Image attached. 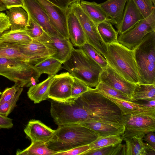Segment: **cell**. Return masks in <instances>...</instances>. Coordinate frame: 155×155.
I'll return each instance as SVG.
<instances>
[{
	"label": "cell",
	"mask_w": 155,
	"mask_h": 155,
	"mask_svg": "<svg viewBox=\"0 0 155 155\" xmlns=\"http://www.w3.org/2000/svg\"><path fill=\"white\" fill-rule=\"evenodd\" d=\"M51 2L59 7L64 9L68 10L69 5L68 0H48Z\"/></svg>",
	"instance_id": "obj_47"
},
{
	"label": "cell",
	"mask_w": 155,
	"mask_h": 155,
	"mask_svg": "<svg viewBox=\"0 0 155 155\" xmlns=\"http://www.w3.org/2000/svg\"><path fill=\"white\" fill-rule=\"evenodd\" d=\"M87 127L97 134L99 136L112 135L121 136L124 133V126H118L101 122L90 121L77 124Z\"/></svg>",
	"instance_id": "obj_21"
},
{
	"label": "cell",
	"mask_w": 155,
	"mask_h": 155,
	"mask_svg": "<svg viewBox=\"0 0 155 155\" xmlns=\"http://www.w3.org/2000/svg\"><path fill=\"white\" fill-rule=\"evenodd\" d=\"M41 74L28 62L14 59L0 58V75L18 86L30 87L37 84Z\"/></svg>",
	"instance_id": "obj_6"
},
{
	"label": "cell",
	"mask_w": 155,
	"mask_h": 155,
	"mask_svg": "<svg viewBox=\"0 0 155 155\" xmlns=\"http://www.w3.org/2000/svg\"><path fill=\"white\" fill-rule=\"evenodd\" d=\"M48 15L53 27L65 38L69 39L67 17L68 10L62 8L48 0H36Z\"/></svg>",
	"instance_id": "obj_13"
},
{
	"label": "cell",
	"mask_w": 155,
	"mask_h": 155,
	"mask_svg": "<svg viewBox=\"0 0 155 155\" xmlns=\"http://www.w3.org/2000/svg\"><path fill=\"white\" fill-rule=\"evenodd\" d=\"M100 92L115 97L126 101H132L129 97L120 91L100 82L95 87Z\"/></svg>",
	"instance_id": "obj_38"
},
{
	"label": "cell",
	"mask_w": 155,
	"mask_h": 155,
	"mask_svg": "<svg viewBox=\"0 0 155 155\" xmlns=\"http://www.w3.org/2000/svg\"><path fill=\"white\" fill-rule=\"evenodd\" d=\"M50 112L54 122L58 126L91 120L87 112L76 99L69 103L52 100Z\"/></svg>",
	"instance_id": "obj_7"
},
{
	"label": "cell",
	"mask_w": 155,
	"mask_h": 155,
	"mask_svg": "<svg viewBox=\"0 0 155 155\" xmlns=\"http://www.w3.org/2000/svg\"><path fill=\"white\" fill-rule=\"evenodd\" d=\"M108 21H104L98 24L97 28L99 35L104 42L106 45L118 42V33Z\"/></svg>",
	"instance_id": "obj_31"
},
{
	"label": "cell",
	"mask_w": 155,
	"mask_h": 155,
	"mask_svg": "<svg viewBox=\"0 0 155 155\" xmlns=\"http://www.w3.org/2000/svg\"><path fill=\"white\" fill-rule=\"evenodd\" d=\"M11 31L25 30L28 24L29 15L22 8L15 7L6 11Z\"/></svg>",
	"instance_id": "obj_23"
},
{
	"label": "cell",
	"mask_w": 155,
	"mask_h": 155,
	"mask_svg": "<svg viewBox=\"0 0 155 155\" xmlns=\"http://www.w3.org/2000/svg\"><path fill=\"white\" fill-rule=\"evenodd\" d=\"M57 152L49 148L46 143L41 141L31 142L30 145L26 149L18 150L17 155H54Z\"/></svg>",
	"instance_id": "obj_32"
},
{
	"label": "cell",
	"mask_w": 155,
	"mask_h": 155,
	"mask_svg": "<svg viewBox=\"0 0 155 155\" xmlns=\"http://www.w3.org/2000/svg\"><path fill=\"white\" fill-rule=\"evenodd\" d=\"M133 98L134 102L155 100V84L136 83Z\"/></svg>",
	"instance_id": "obj_29"
},
{
	"label": "cell",
	"mask_w": 155,
	"mask_h": 155,
	"mask_svg": "<svg viewBox=\"0 0 155 155\" xmlns=\"http://www.w3.org/2000/svg\"><path fill=\"white\" fill-rule=\"evenodd\" d=\"M74 77L68 72L55 74L51 84L48 98L62 103H69L71 98V88Z\"/></svg>",
	"instance_id": "obj_11"
},
{
	"label": "cell",
	"mask_w": 155,
	"mask_h": 155,
	"mask_svg": "<svg viewBox=\"0 0 155 155\" xmlns=\"http://www.w3.org/2000/svg\"><path fill=\"white\" fill-rule=\"evenodd\" d=\"M23 2L22 8L45 32L54 37L65 38L52 25L46 12L36 0H23Z\"/></svg>",
	"instance_id": "obj_12"
},
{
	"label": "cell",
	"mask_w": 155,
	"mask_h": 155,
	"mask_svg": "<svg viewBox=\"0 0 155 155\" xmlns=\"http://www.w3.org/2000/svg\"><path fill=\"white\" fill-rule=\"evenodd\" d=\"M12 120L8 117L0 114V129H10L12 127Z\"/></svg>",
	"instance_id": "obj_44"
},
{
	"label": "cell",
	"mask_w": 155,
	"mask_h": 155,
	"mask_svg": "<svg viewBox=\"0 0 155 155\" xmlns=\"http://www.w3.org/2000/svg\"><path fill=\"white\" fill-rule=\"evenodd\" d=\"M62 63L58 60L51 57H48L34 65L40 73L49 76L55 75L62 68Z\"/></svg>",
	"instance_id": "obj_30"
},
{
	"label": "cell",
	"mask_w": 155,
	"mask_h": 155,
	"mask_svg": "<svg viewBox=\"0 0 155 155\" xmlns=\"http://www.w3.org/2000/svg\"><path fill=\"white\" fill-rule=\"evenodd\" d=\"M143 18L148 16L155 10L151 0H133Z\"/></svg>",
	"instance_id": "obj_40"
},
{
	"label": "cell",
	"mask_w": 155,
	"mask_h": 155,
	"mask_svg": "<svg viewBox=\"0 0 155 155\" xmlns=\"http://www.w3.org/2000/svg\"><path fill=\"white\" fill-rule=\"evenodd\" d=\"M133 50L138 83L155 84V31L147 34Z\"/></svg>",
	"instance_id": "obj_4"
},
{
	"label": "cell",
	"mask_w": 155,
	"mask_h": 155,
	"mask_svg": "<svg viewBox=\"0 0 155 155\" xmlns=\"http://www.w3.org/2000/svg\"><path fill=\"white\" fill-rule=\"evenodd\" d=\"M125 145L120 143L114 146H109L94 150H90L84 155H125Z\"/></svg>",
	"instance_id": "obj_33"
},
{
	"label": "cell",
	"mask_w": 155,
	"mask_h": 155,
	"mask_svg": "<svg viewBox=\"0 0 155 155\" xmlns=\"http://www.w3.org/2000/svg\"><path fill=\"white\" fill-rule=\"evenodd\" d=\"M82 0H68V4L69 6L71 4L74 3L78 2L80 3L81 2Z\"/></svg>",
	"instance_id": "obj_49"
},
{
	"label": "cell",
	"mask_w": 155,
	"mask_h": 155,
	"mask_svg": "<svg viewBox=\"0 0 155 155\" xmlns=\"http://www.w3.org/2000/svg\"><path fill=\"white\" fill-rule=\"evenodd\" d=\"M124 116L125 130L121 136L124 141L134 137L143 138L150 132L155 131V115L139 114Z\"/></svg>",
	"instance_id": "obj_8"
},
{
	"label": "cell",
	"mask_w": 155,
	"mask_h": 155,
	"mask_svg": "<svg viewBox=\"0 0 155 155\" xmlns=\"http://www.w3.org/2000/svg\"><path fill=\"white\" fill-rule=\"evenodd\" d=\"M155 31V10L132 28L118 37L119 43L133 50L148 33Z\"/></svg>",
	"instance_id": "obj_10"
},
{
	"label": "cell",
	"mask_w": 155,
	"mask_h": 155,
	"mask_svg": "<svg viewBox=\"0 0 155 155\" xmlns=\"http://www.w3.org/2000/svg\"><path fill=\"white\" fill-rule=\"evenodd\" d=\"M62 68L89 87L95 88L100 82L102 68L80 48H73L69 58Z\"/></svg>",
	"instance_id": "obj_3"
},
{
	"label": "cell",
	"mask_w": 155,
	"mask_h": 155,
	"mask_svg": "<svg viewBox=\"0 0 155 155\" xmlns=\"http://www.w3.org/2000/svg\"><path fill=\"white\" fill-rule=\"evenodd\" d=\"M153 5H155V0H151Z\"/></svg>",
	"instance_id": "obj_50"
},
{
	"label": "cell",
	"mask_w": 155,
	"mask_h": 155,
	"mask_svg": "<svg viewBox=\"0 0 155 155\" xmlns=\"http://www.w3.org/2000/svg\"><path fill=\"white\" fill-rule=\"evenodd\" d=\"M2 94V93L0 91V95H1Z\"/></svg>",
	"instance_id": "obj_51"
},
{
	"label": "cell",
	"mask_w": 155,
	"mask_h": 155,
	"mask_svg": "<svg viewBox=\"0 0 155 155\" xmlns=\"http://www.w3.org/2000/svg\"><path fill=\"white\" fill-rule=\"evenodd\" d=\"M91 88L80 80L74 78V81L71 88V98L75 100L81 94L86 92Z\"/></svg>",
	"instance_id": "obj_39"
},
{
	"label": "cell",
	"mask_w": 155,
	"mask_h": 155,
	"mask_svg": "<svg viewBox=\"0 0 155 155\" xmlns=\"http://www.w3.org/2000/svg\"><path fill=\"white\" fill-rule=\"evenodd\" d=\"M143 18L133 0H128L121 21L115 25L118 34L120 35L127 32Z\"/></svg>",
	"instance_id": "obj_17"
},
{
	"label": "cell",
	"mask_w": 155,
	"mask_h": 155,
	"mask_svg": "<svg viewBox=\"0 0 155 155\" xmlns=\"http://www.w3.org/2000/svg\"><path fill=\"white\" fill-rule=\"evenodd\" d=\"M25 31L28 35L32 39L39 41L45 32L42 28L30 16Z\"/></svg>",
	"instance_id": "obj_36"
},
{
	"label": "cell",
	"mask_w": 155,
	"mask_h": 155,
	"mask_svg": "<svg viewBox=\"0 0 155 155\" xmlns=\"http://www.w3.org/2000/svg\"><path fill=\"white\" fill-rule=\"evenodd\" d=\"M80 4L78 2L73 3L69 6L68 8L74 14L80 23L85 34L86 42L94 47L104 57L107 53V45L101 38L97 25L83 11Z\"/></svg>",
	"instance_id": "obj_9"
},
{
	"label": "cell",
	"mask_w": 155,
	"mask_h": 155,
	"mask_svg": "<svg viewBox=\"0 0 155 155\" xmlns=\"http://www.w3.org/2000/svg\"><path fill=\"white\" fill-rule=\"evenodd\" d=\"M102 68H106L108 64L105 58L94 47L86 42L79 47Z\"/></svg>",
	"instance_id": "obj_35"
},
{
	"label": "cell",
	"mask_w": 155,
	"mask_h": 155,
	"mask_svg": "<svg viewBox=\"0 0 155 155\" xmlns=\"http://www.w3.org/2000/svg\"><path fill=\"white\" fill-rule=\"evenodd\" d=\"M17 44L21 52L29 58L31 64L33 65L56 53L54 49L35 40L33 39L28 44Z\"/></svg>",
	"instance_id": "obj_16"
},
{
	"label": "cell",
	"mask_w": 155,
	"mask_h": 155,
	"mask_svg": "<svg viewBox=\"0 0 155 155\" xmlns=\"http://www.w3.org/2000/svg\"><path fill=\"white\" fill-rule=\"evenodd\" d=\"M21 87L15 84L11 87L6 88L1 94L0 104L8 101L13 98Z\"/></svg>",
	"instance_id": "obj_41"
},
{
	"label": "cell",
	"mask_w": 155,
	"mask_h": 155,
	"mask_svg": "<svg viewBox=\"0 0 155 155\" xmlns=\"http://www.w3.org/2000/svg\"><path fill=\"white\" fill-rule=\"evenodd\" d=\"M67 24L69 38L73 45L80 47L86 42L85 34L78 18L68 9Z\"/></svg>",
	"instance_id": "obj_20"
},
{
	"label": "cell",
	"mask_w": 155,
	"mask_h": 155,
	"mask_svg": "<svg viewBox=\"0 0 155 155\" xmlns=\"http://www.w3.org/2000/svg\"><path fill=\"white\" fill-rule=\"evenodd\" d=\"M90 150L89 144L79 146L67 151L58 152L55 155H84L87 152Z\"/></svg>",
	"instance_id": "obj_42"
},
{
	"label": "cell",
	"mask_w": 155,
	"mask_h": 155,
	"mask_svg": "<svg viewBox=\"0 0 155 155\" xmlns=\"http://www.w3.org/2000/svg\"><path fill=\"white\" fill-rule=\"evenodd\" d=\"M23 90L21 87L15 95L9 101L0 104V114L8 116L17 106L16 103Z\"/></svg>",
	"instance_id": "obj_37"
},
{
	"label": "cell",
	"mask_w": 155,
	"mask_h": 155,
	"mask_svg": "<svg viewBox=\"0 0 155 155\" xmlns=\"http://www.w3.org/2000/svg\"><path fill=\"white\" fill-rule=\"evenodd\" d=\"M99 79L100 82L123 93L134 102L133 97L136 84L125 79L109 64L103 69Z\"/></svg>",
	"instance_id": "obj_14"
},
{
	"label": "cell",
	"mask_w": 155,
	"mask_h": 155,
	"mask_svg": "<svg viewBox=\"0 0 155 155\" xmlns=\"http://www.w3.org/2000/svg\"><path fill=\"white\" fill-rule=\"evenodd\" d=\"M32 40L25 30L14 31L9 30L4 32L0 37V42L26 45L31 42Z\"/></svg>",
	"instance_id": "obj_28"
},
{
	"label": "cell",
	"mask_w": 155,
	"mask_h": 155,
	"mask_svg": "<svg viewBox=\"0 0 155 155\" xmlns=\"http://www.w3.org/2000/svg\"><path fill=\"white\" fill-rule=\"evenodd\" d=\"M76 100L87 112L91 121L124 126V116L120 108L96 88H91Z\"/></svg>",
	"instance_id": "obj_1"
},
{
	"label": "cell",
	"mask_w": 155,
	"mask_h": 155,
	"mask_svg": "<svg viewBox=\"0 0 155 155\" xmlns=\"http://www.w3.org/2000/svg\"><path fill=\"white\" fill-rule=\"evenodd\" d=\"M99 91L115 104L120 108L123 115L139 114L155 115V107H150L136 102L120 99Z\"/></svg>",
	"instance_id": "obj_19"
},
{
	"label": "cell",
	"mask_w": 155,
	"mask_h": 155,
	"mask_svg": "<svg viewBox=\"0 0 155 155\" xmlns=\"http://www.w3.org/2000/svg\"><path fill=\"white\" fill-rule=\"evenodd\" d=\"M10 28V24L7 15L0 12V33L2 34Z\"/></svg>",
	"instance_id": "obj_43"
},
{
	"label": "cell",
	"mask_w": 155,
	"mask_h": 155,
	"mask_svg": "<svg viewBox=\"0 0 155 155\" xmlns=\"http://www.w3.org/2000/svg\"><path fill=\"white\" fill-rule=\"evenodd\" d=\"M80 4L83 11L97 25L105 21L115 25L114 22L103 10L100 4L95 2H90L82 0Z\"/></svg>",
	"instance_id": "obj_22"
},
{
	"label": "cell",
	"mask_w": 155,
	"mask_h": 155,
	"mask_svg": "<svg viewBox=\"0 0 155 155\" xmlns=\"http://www.w3.org/2000/svg\"><path fill=\"white\" fill-rule=\"evenodd\" d=\"M0 58L15 59L31 64L29 58L21 52L18 45L14 43L0 42Z\"/></svg>",
	"instance_id": "obj_27"
},
{
	"label": "cell",
	"mask_w": 155,
	"mask_h": 155,
	"mask_svg": "<svg viewBox=\"0 0 155 155\" xmlns=\"http://www.w3.org/2000/svg\"><path fill=\"white\" fill-rule=\"evenodd\" d=\"M40 42L54 49L56 53L51 57L58 60L62 64L69 58L74 48L69 39L54 37L45 32Z\"/></svg>",
	"instance_id": "obj_15"
},
{
	"label": "cell",
	"mask_w": 155,
	"mask_h": 155,
	"mask_svg": "<svg viewBox=\"0 0 155 155\" xmlns=\"http://www.w3.org/2000/svg\"><path fill=\"white\" fill-rule=\"evenodd\" d=\"M4 2L5 0H0V12L7 9Z\"/></svg>",
	"instance_id": "obj_48"
},
{
	"label": "cell",
	"mask_w": 155,
	"mask_h": 155,
	"mask_svg": "<svg viewBox=\"0 0 155 155\" xmlns=\"http://www.w3.org/2000/svg\"><path fill=\"white\" fill-rule=\"evenodd\" d=\"M98 136L95 132L80 125L66 124L58 126L46 144L50 149L61 152L89 144Z\"/></svg>",
	"instance_id": "obj_2"
},
{
	"label": "cell",
	"mask_w": 155,
	"mask_h": 155,
	"mask_svg": "<svg viewBox=\"0 0 155 155\" xmlns=\"http://www.w3.org/2000/svg\"><path fill=\"white\" fill-rule=\"evenodd\" d=\"M54 76H49L41 82L30 87L27 92V95L34 103H38L49 98L50 88Z\"/></svg>",
	"instance_id": "obj_24"
},
{
	"label": "cell",
	"mask_w": 155,
	"mask_h": 155,
	"mask_svg": "<svg viewBox=\"0 0 155 155\" xmlns=\"http://www.w3.org/2000/svg\"><path fill=\"white\" fill-rule=\"evenodd\" d=\"M2 33H0V37L2 35Z\"/></svg>",
	"instance_id": "obj_52"
},
{
	"label": "cell",
	"mask_w": 155,
	"mask_h": 155,
	"mask_svg": "<svg viewBox=\"0 0 155 155\" xmlns=\"http://www.w3.org/2000/svg\"><path fill=\"white\" fill-rule=\"evenodd\" d=\"M127 0H107L100 4L109 18L114 22L115 25H116L121 21Z\"/></svg>",
	"instance_id": "obj_25"
},
{
	"label": "cell",
	"mask_w": 155,
	"mask_h": 155,
	"mask_svg": "<svg viewBox=\"0 0 155 155\" xmlns=\"http://www.w3.org/2000/svg\"><path fill=\"white\" fill-rule=\"evenodd\" d=\"M4 3L8 9L13 7H22L23 6V0H5Z\"/></svg>",
	"instance_id": "obj_46"
},
{
	"label": "cell",
	"mask_w": 155,
	"mask_h": 155,
	"mask_svg": "<svg viewBox=\"0 0 155 155\" xmlns=\"http://www.w3.org/2000/svg\"><path fill=\"white\" fill-rule=\"evenodd\" d=\"M55 130L48 127L41 121L35 120H30L24 129L26 136L32 141H48L54 134Z\"/></svg>",
	"instance_id": "obj_18"
},
{
	"label": "cell",
	"mask_w": 155,
	"mask_h": 155,
	"mask_svg": "<svg viewBox=\"0 0 155 155\" xmlns=\"http://www.w3.org/2000/svg\"><path fill=\"white\" fill-rule=\"evenodd\" d=\"M154 132H150L146 134L143 138V140L155 150V137Z\"/></svg>",
	"instance_id": "obj_45"
},
{
	"label": "cell",
	"mask_w": 155,
	"mask_h": 155,
	"mask_svg": "<svg viewBox=\"0 0 155 155\" xmlns=\"http://www.w3.org/2000/svg\"><path fill=\"white\" fill-rule=\"evenodd\" d=\"M107 48L104 57L109 65L127 81L134 84L138 83L133 50L118 42L107 45Z\"/></svg>",
	"instance_id": "obj_5"
},
{
	"label": "cell",
	"mask_w": 155,
	"mask_h": 155,
	"mask_svg": "<svg viewBox=\"0 0 155 155\" xmlns=\"http://www.w3.org/2000/svg\"><path fill=\"white\" fill-rule=\"evenodd\" d=\"M125 144V155H149L151 150L147 143H144L143 138L134 137L132 139L124 140Z\"/></svg>",
	"instance_id": "obj_26"
},
{
	"label": "cell",
	"mask_w": 155,
	"mask_h": 155,
	"mask_svg": "<svg viewBox=\"0 0 155 155\" xmlns=\"http://www.w3.org/2000/svg\"><path fill=\"white\" fill-rule=\"evenodd\" d=\"M122 140L121 137L119 135L99 136L95 140L89 145L90 150H94L109 146L115 145L121 143Z\"/></svg>",
	"instance_id": "obj_34"
}]
</instances>
